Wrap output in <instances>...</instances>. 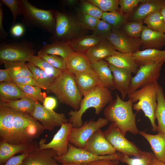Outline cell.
Returning <instances> with one entry per match:
<instances>
[{
    "mask_svg": "<svg viewBox=\"0 0 165 165\" xmlns=\"http://www.w3.org/2000/svg\"><path fill=\"white\" fill-rule=\"evenodd\" d=\"M44 130L31 115L0 105V141L13 144L31 143Z\"/></svg>",
    "mask_w": 165,
    "mask_h": 165,
    "instance_id": "6da1fadb",
    "label": "cell"
},
{
    "mask_svg": "<svg viewBox=\"0 0 165 165\" xmlns=\"http://www.w3.org/2000/svg\"><path fill=\"white\" fill-rule=\"evenodd\" d=\"M156 82L149 84L132 93L128 98L132 102L133 109L137 112L142 110L149 119L153 132L157 130L155 112L157 105Z\"/></svg>",
    "mask_w": 165,
    "mask_h": 165,
    "instance_id": "8992f818",
    "label": "cell"
},
{
    "mask_svg": "<svg viewBox=\"0 0 165 165\" xmlns=\"http://www.w3.org/2000/svg\"><path fill=\"white\" fill-rule=\"evenodd\" d=\"M139 134L149 143L155 158L165 162V134L152 135L144 131H139Z\"/></svg>",
    "mask_w": 165,
    "mask_h": 165,
    "instance_id": "484cf974",
    "label": "cell"
},
{
    "mask_svg": "<svg viewBox=\"0 0 165 165\" xmlns=\"http://www.w3.org/2000/svg\"><path fill=\"white\" fill-rule=\"evenodd\" d=\"M106 39L116 50L123 53H134L139 50L141 46L140 38L129 37L122 31L114 28Z\"/></svg>",
    "mask_w": 165,
    "mask_h": 165,
    "instance_id": "9a60e30c",
    "label": "cell"
},
{
    "mask_svg": "<svg viewBox=\"0 0 165 165\" xmlns=\"http://www.w3.org/2000/svg\"><path fill=\"white\" fill-rule=\"evenodd\" d=\"M150 165H165V162L158 160L155 158L153 153Z\"/></svg>",
    "mask_w": 165,
    "mask_h": 165,
    "instance_id": "6f0895ef",
    "label": "cell"
},
{
    "mask_svg": "<svg viewBox=\"0 0 165 165\" xmlns=\"http://www.w3.org/2000/svg\"><path fill=\"white\" fill-rule=\"evenodd\" d=\"M103 132L105 138L117 152L129 156H141L142 151L127 139L114 123H111Z\"/></svg>",
    "mask_w": 165,
    "mask_h": 165,
    "instance_id": "30bf717a",
    "label": "cell"
},
{
    "mask_svg": "<svg viewBox=\"0 0 165 165\" xmlns=\"http://www.w3.org/2000/svg\"><path fill=\"white\" fill-rule=\"evenodd\" d=\"M113 28L108 24L100 19L93 31L92 34L103 40L106 39Z\"/></svg>",
    "mask_w": 165,
    "mask_h": 165,
    "instance_id": "bcb514c9",
    "label": "cell"
},
{
    "mask_svg": "<svg viewBox=\"0 0 165 165\" xmlns=\"http://www.w3.org/2000/svg\"><path fill=\"white\" fill-rule=\"evenodd\" d=\"M49 90L60 103L70 106L75 111L79 109L83 96L75 82V75L67 70L62 71L55 79Z\"/></svg>",
    "mask_w": 165,
    "mask_h": 165,
    "instance_id": "277c9868",
    "label": "cell"
},
{
    "mask_svg": "<svg viewBox=\"0 0 165 165\" xmlns=\"http://www.w3.org/2000/svg\"><path fill=\"white\" fill-rule=\"evenodd\" d=\"M100 20L88 15L81 13L78 22L82 29L93 31Z\"/></svg>",
    "mask_w": 165,
    "mask_h": 165,
    "instance_id": "7dc6e473",
    "label": "cell"
},
{
    "mask_svg": "<svg viewBox=\"0 0 165 165\" xmlns=\"http://www.w3.org/2000/svg\"><path fill=\"white\" fill-rule=\"evenodd\" d=\"M72 127V123L68 122L62 124L50 142L46 143L45 138L40 140L38 143L39 148L42 149H53L59 156L65 154L68 150L69 140Z\"/></svg>",
    "mask_w": 165,
    "mask_h": 165,
    "instance_id": "5bb4252c",
    "label": "cell"
},
{
    "mask_svg": "<svg viewBox=\"0 0 165 165\" xmlns=\"http://www.w3.org/2000/svg\"><path fill=\"white\" fill-rule=\"evenodd\" d=\"M82 13L101 19L103 12L97 6L87 1H82L81 5Z\"/></svg>",
    "mask_w": 165,
    "mask_h": 165,
    "instance_id": "f6af8a7d",
    "label": "cell"
},
{
    "mask_svg": "<svg viewBox=\"0 0 165 165\" xmlns=\"http://www.w3.org/2000/svg\"><path fill=\"white\" fill-rule=\"evenodd\" d=\"M61 165H87V163H63Z\"/></svg>",
    "mask_w": 165,
    "mask_h": 165,
    "instance_id": "91938a15",
    "label": "cell"
},
{
    "mask_svg": "<svg viewBox=\"0 0 165 165\" xmlns=\"http://www.w3.org/2000/svg\"><path fill=\"white\" fill-rule=\"evenodd\" d=\"M33 145L32 143L28 144H13L0 141V165L4 164L9 159L16 154L22 153L29 151Z\"/></svg>",
    "mask_w": 165,
    "mask_h": 165,
    "instance_id": "83f0119b",
    "label": "cell"
},
{
    "mask_svg": "<svg viewBox=\"0 0 165 165\" xmlns=\"http://www.w3.org/2000/svg\"><path fill=\"white\" fill-rule=\"evenodd\" d=\"M105 60L115 67L127 70L135 74L139 68L131 53L118 51L116 54L107 57Z\"/></svg>",
    "mask_w": 165,
    "mask_h": 165,
    "instance_id": "d4e9b609",
    "label": "cell"
},
{
    "mask_svg": "<svg viewBox=\"0 0 165 165\" xmlns=\"http://www.w3.org/2000/svg\"><path fill=\"white\" fill-rule=\"evenodd\" d=\"M108 121L105 118H99L97 120L85 122L78 128H72L69 142L78 148L85 149L87 141L96 130L107 125Z\"/></svg>",
    "mask_w": 165,
    "mask_h": 165,
    "instance_id": "8fae6325",
    "label": "cell"
},
{
    "mask_svg": "<svg viewBox=\"0 0 165 165\" xmlns=\"http://www.w3.org/2000/svg\"><path fill=\"white\" fill-rule=\"evenodd\" d=\"M12 81L9 73L7 70L5 69H0V82L10 81Z\"/></svg>",
    "mask_w": 165,
    "mask_h": 165,
    "instance_id": "9f6ffc18",
    "label": "cell"
},
{
    "mask_svg": "<svg viewBox=\"0 0 165 165\" xmlns=\"http://www.w3.org/2000/svg\"><path fill=\"white\" fill-rule=\"evenodd\" d=\"M144 0H119V12L128 16L129 14L139 3Z\"/></svg>",
    "mask_w": 165,
    "mask_h": 165,
    "instance_id": "c3c4849f",
    "label": "cell"
},
{
    "mask_svg": "<svg viewBox=\"0 0 165 165\" xmlns=\"http://www.w3.org/2000/svg\"><path fill=\"white\" fill-rule=\"evenodd\" d=\"M65 3L69 6H72L75 5L76 1L75 0H67L64 1Z\"/></svg>",
    "mask_w": 165,
    "mask_h": 165,
    "instance_id": "680465c9",
    "label": "cell"
},
{
    "mask_svg": "<svg viewBox=\"0 0 165 165\" xmlns=\"http://www.w3.org/2000/svg\"><path fill=\"white\" fill-rule=\"evenodd\" d=\"M119 160L103 159L90 162L87 163V165H118Z\"/></svg>",
    "mask_w": 165,
    "mask_h": 165,
    "instance_id": "f5cc1de1",
    "label": "cell"
},
{
    "mask_svg": "<svg viewBox=\"0 0 165 165\" xmlns=\"http://www.w3.org/2000/svg\"><path fill=\"white\" fill-rule=\"evenodd\" d=\"M28 62L55 79L57 78L62 72L54 67L38 56H34Z\"/></svg>",
    "mask_w": 165,
    "mask_h": 165,
    "instance_id": "74e56055",
    "label": "cell"
},
{
    "mask_svg": "<svg viewBox=\"0 0 165 165\" xmlns=\"http://www.w3.org/2000/svg\"><path fill=\"white\" fill-rule=\"evenodd\" d=\"M165 4V0H144L134 10L130 17L131 21H143L151 13L160 11Z\"/></svg>",
    "mask_w": 165,
    "mask_h": 165,
    "instance_id": "603a6c76",
    "label": "cell"
},
{
    "mask_svg": "<svg viewBox=\"0 0 165 165\" xmlns=\"http://www.w3.org/2000/svg\"><path fill=\"white\" fill-rule=\"evenodd\" d=\"M67 70L75 75L91 67V63L85 54L74 52L66 61Z\"/></svg>",
    "mask_w": 165,
    "mask_h": 165,
    "instance_id": "f546056e",
    "label": "cell"
},
{
    "mask_svg": "<svg viewBox=\"0 0 165 165\" xmlns=\"http://www.w3.org/2000/svg\"><path fill=\"white\" fill-rule=\"evenodd\" d=\"M123 156V154L119 152L111 155H96L85 149L76 147L69 143L68 150L65 154L60 156H54L53 158L57 163L62 164L67 163H87L90 162L103 159L120 160Z\"/></svg>",
    "mask_w": 165,
    "mask_h": 165,
    "instance_id": "9c48e42d",
    "label": "cell"
},
{
    "mask_svg": "<svg viewBox=\"0 0 165 165\" xmlns=\"http://www.w3.org/2000/svg\"><path fill=\"white\" fill-rule=\"evenodd\" d=\"M3 17V9L2 4L0 3V38H1L5 39L8 36L7 33L4 30L2 25Z\"/></svg>",
    "mask_w": 165,
    "mask_h": 165,
    "instance_id": "11a10c76",
    "label": "cell"
},
{
    "mask_svg": "<svg viewBox=\"0 0 165 165\" xmlns=\"http://www.w3.org/2000/svg\"><path fill=\"white\" fill-rule=\"evenodd\" d=\"M26 64L32 74L33 78L38 83L46 88L47 93H50V88L55 79L48 75L43 70L31 63L28 62Z\"/></svg>",
    "mask_w": 165,
    "mask_h": 165,
    "instance_id": "e575fe53",
    "label": "cell"
},
{
    "mask_svg": "<svg viewBox=\"0 0 165 165\" xmlns=\"http://www.w3.org/2000/svg\"><path fill=\"white\" fill-rule=\"evenodd\" d=\"M109 66L113 74L115 87L120 93L122 99L123 100L128 94L132 73L109 64Z\"/></svg>",
    "mask_w": 165,
    "mask_h": 165,
    "instance_id": "ffe728a7",
    "label": "cell"
},
{
    "mask_svg": "<svg viewBox=\"0 0 165 165\" xmlns=\"http://www.w3.org/2000/svg\"><path fill=\"white\" fill-rule=\"evenodd\" d=\"M43 106L50 110L54 108L57 105V101L54 97H46L43 102Z\"/></svg>",
    "mask_w": 165,
    "mask_h": 165,
    "instance_id": "db71d44e",
    "label": "cell"
},
{
    "mask_svg": "<svg viewBox=\"0 0 165 165\" xmlns=\"http://www.w3.org/2000/svg\"><path fill=\"white\" fill-rule=\"evenodd\" d=\"M140 39L142 50H160L165 46V33L153 31L146 26L144 27Z\"/></svg>",
    "mask_w": 165,
    "mask_h": 165,
    "instance_id": "ac0fdd59",
    "label": "cell"
},
{
    "mask_svg": "<svg viewBox=\"0 0 165 165\" xmlns=\"http://www.w3.org/2000/svg\"><path fill=\"white\" fill-rule=\"evenodd\" d=\"M91 67L96 73L103 86L111 91L116 90L113 74L108 62L102 60L91 63Z\"/></svg>",
    "mask_w": 165,
    "mask_h": 165,
    "instance_id": "cb8c5ba5",
    "label": "cell"
},
{
    "mask_svg": "<svg viewBox=\"0 0 165 165\" xmlns=\"http://www.w3.org/2000/svg\"><path fill=\"white\" fill-rule=\"evenodd\" d=\"M102 40L93 34L77 36L68 41L75 52L86 54Z\"/></svg>",
    "mask_w": 165,
    "mask_h": 165,
    "instance_id": "f1b7e54d",
    "label": "cell"
},
{
    "mask_svg": "<svg viewBox=\"0 0 165 165\" xmlns=\"http://www.w3.org/2000/svg\"><path fill=\"white\" fill-rule=\"evenodd\" d=\"M116 98L113 100L105 108V118L114 123L125 135L127 132L134 135L139 133L136 123V114L133 111V102L129 99L124 101L116 93Z\"/></svg>",
    "mask_w": 165,
    "mask_h": 165,
    "instance_id": "7a4b0ae2",
    "label": "cell"
},
{
    "mask_svg": "<svg viewBox=\"0 0 165 165\" xmlns=\"http://www.w3.org/2000/svg\"><path fill=\"white\" fill-rule=\"evenodd\" d=\"M55 18L54 31L49 38L50 41L67 42L79 36L78 35L82 28L70 14L55 10Z\"/></svg>",
    "mask_w": 165,
    "mask_h": 165,
    "instance_id": "ba28073f",
    "label": "cell"
},
{
    "mask_svg": "<svg viewBox=\"0 0 165 165\" xmlns=\"http://www.w3.org/2000/svg\"><path fill=\"white\" fill-rule=\"evenodd\" d=\"M56 156L57 154L53 149H41L38 144H33L20 165H61L54 159Z\"/></svg>",
    "mask_w": 165,
    "mask_h": 165,
    "instance_id": "2e32d148",
    "label": "cell"
},
{
    "mask_svg": "<svg viewBox=\"0 0 165 165\" xmlns=\"http://www.w3.org/2000/svg\"><path fill=\"white\" fill-rule=\"evenodd\" d=\"M128 16L121 13L119 11L103 12L101 19L113 28L119 29L126 22Z\"/></svg>",
    "mask_w": 165,
    "mask_h": 165,
    "instance_id": "8d00e7d4",
    "label": "cell"
},
{
    "mask_svg": "<svg viewBox=\"0 0 165 165\" xmlns=\"http://www.w3.org/2000/svg\"><path fill=\"white\" fill-rule=\"evenodd\" d=\"M36 102L25 97L18 100L0 102V105L20 112L31 115L35 109Z\"/></svg>",
    "mask_w": 165,
    "mask_h": 165,
    "instance_id": "d6a6232c",
    "label": "cell"
},
{
    "mask_svg": "<svg viewBox=\"0 0 165 165\" xmlns=\"http://www.w3.org/2000/svg\"><path fill=\"white\" fill-rule=\"evenodd\" d=\"M142 21L127 22L122 26V31L127 36L133 38H140L144 25Z\"/></svg>",
    "mask_w": 165,
    "mask_h": 165,
    "instance_id": "ab89813d",
    "label": "cell"
},
{
    "mask_svg": "<svg viewBox=\"0 0 165 165\" xmlns=\"http://www.w3.org/2000/svg\"><path fill=\"white\" fill-rule=\"evenodd\" d=\"M85 149L98 156L111 155L117 152L105 138L101 129L95 131L89 138Z\"/></svg>",
    "mask_w": 165,
    "mask_h": 165,
    "instance_id": "e0dca14e",
    "label": "cell"
},
{
    "mask_svg": "<svg viewBox=\"0 0 165 165\" xmlns=\"http://www.w3.org/2000/svg\"><path fill=\"white\" fill-rule=\"evenodd\" d=\"M23 23L30 30L39 29L52 34L55 24V10L37 8L28 0H21Z\"/></svg>",
    "mask_w": 165,
    "mask_h": 165,
    "instance_id": "5b68a950",
    "label": "cell"
},
{
    "mask_svg": "<svg viewBox=\"0 0 165 165\" xmlns=\"http://www.w3.org/2000/svg\"><path fill=\"white\" fill-rule=\"evenodd\" d=\"M24 29L23 25L17 23L14 24L11 28L10 33L15 37L21 36L24 34Z\"/></svg>",
    "mask_w": 165,
    "mask_h": 165,
    "instance_id": "816d5d0a",
    "label": "cell"
},
{
    "mask_svg": "<svg viewBox=\"0 0 165 165\" xmlns=\"http://www.w3.org/2000/svg\"><path fill=\"white\" fill-rule=\"evenodd\" d=\"M25 97L32 99L12 80L0 83V102L18 100Z\"/></svg>",
    "mask_w": 165,
    "mask_h": 165,
    "instance_id": "4316f807",
    "label": "cell"
},
{
    "mask_svg": "<svg viewBox=\"0 0 165 165\" xmlns=\"http://www.w3.org/2000/svg\"><path fill=\"white\" fill-rule=\"evenodd\" d=\"M133 55L135 62L139 67L165 61V50L154 49L139 50L133 53Z\"/></svg>",
    "mask_w": 165,
    "mask_h": 165,
    "instance_id": "7402d4cb",
    "label": "cell"
},
{
    "mask_svg": "<svg viewBox=\"0 0 165 165\" xmlns=\"http://www.w3.org/2000/svg\"><path fill=\"white\" fill-rule=\"evenodd\" d=\"M160 12L165 24V4L162 8L160 10Z\"/></svg>",
    "mask_w": 165,
    "mask_h": 165,
    "instance_id": "94428289",
    "label": "cell"
},
{
    "mask_svg": "<svg viewBox=\"0 0 165 165\" xmlns=\"http://www.w3.org/2000/svg\"><path fill=\"white\" fill-rule=\"evenodd\" d=\"M39 121L44 130L52 131L56 127L61 126L64 123L68 122L64 113H58L53 110L48 109L36 102L35 109L31 115Z\"/></svg>",
    "mask_w": 165,
    "mask_h": 165,
    "instance_id": "4fadbf2b",
    "label": "cell"
},
{
    "mask_svg": "<svg viewBox=\"0 0 165 165\" xmlns=\"http://www.w3.org/2000/svg\"><path fill=\"white\" fill-rule=\"evenodd\" d=\"M143 22L149 28L165 33V24L160 11H156L149 14Z\"/></svg>",
    "mask_w": 165,
    "mask_h": 165,
    "instance_id": "d590c367",
    "label": "cell"
},
{
    "mask_svg": "<svg viewBox=\"0 0 165 165\" xmlns=\"http://www.w3.org/2000/svg\"><path fill=\"white\" fill-rule=\"evenodd\" d=\"M75 76L77 85L83 96L96 87L101 85L97 74L91 67Z\"/></svg>",
    "mask_w": 165,
    "mask_h": 165,
    "instance_id": "d6986e66",
    "label": "cell"
},
{
    "mask_svg": "<svg viewBox=\"0 0 165 165\" xmlns=\"http://www.w3.org/2000/svg\"><path fill=\"white\" fill-rule=\"evenodd\" d=\"M4 64L12 80L22 77H33L31 72L25 62H14Z\"/></svg>",
    "mask_w": 165,
    "mask_h": 165,
    "instance_id": "836d02e7",
    "label": "cell"
},
{
    "mask_svg": "<svg viewBox=\"0 0 165 165\" xmlns=\"http://www.w3.org/2000/svg\"><path fill=\"white\" fill-rule=\"evenodd\" d=\"M36 50L34 44L26 39L19 41L1 42V64L14 62H28L34 56Z\"/></svg>",
    "mask_w": 165,
    "mask_h": 165,
    "instance_id": "52a82bcc",
    "label": "cell"
},
{
    "mask_svg": "<svg viewBox=\"0 0 165 165\" xmlns=\"http://www.w3.org/2000/svg\"><path fill=\"white\" fill-rule=\"evenodd\" d=\"M37 56L61 71L67 70L66 61L60 56L48 54L43 52L41 49L38 51Z\"/></svg>",
    "mask_w": 165,
    "mask_h": 165,
    "instance_id": "f35d334b",
    "label": "cell"
},
{
    "mask_svg": "<svg viewBox=\"0 0 165 165\" xmlns=\"http://www.w3.org/2000/svg\"><path fill=\"white\" fill-rule=\"evenodd\" d=\"M29 151L20 155L11 157L3 165H20Z\"/></svg>",
    "mask_w": 165,
    "mask_h": 165,
    "instance_id": "f907efd6",
    "label": "cell"
},
{
    "mask_svg": "<svg viewBox=\"0 0 165 165\" xmlns=\"http://www.w3.org/2000/svg\"><path fill=\"white\" fill-rule=\"evenodd\" d=\"M79 109L71 110L68 113L69 116L68 122L72 123L73 127H81L84 123L82 120L83 114L88 108H93L95 113L98 115L105 106L113 100L111 91L102 85L96 87L83 96Z\"/></svg>",
    "mask_w": 165,
    "mask_h": 165,
    "instance_id": "3957f363",
    "label": "cell"
},
{
    "mask_svg": "<svg viewBox=\"0 0 165 165\" xmlns=\"http://www.w3.org/2000/svg\"><path fill=\"white\" fill-rule=\"evenodd\" d=\"M16 84L32 100L37 102H40L43 103L44 99L46 97V93L45 92H42L41 88L38 87Z\"/></svg>",
    "mask_w": 165,
    "mask_h": 165,
    "instance_id": "b9f144b4",
    "label": "cell"
},
{
    "mask_svg": "<svg viewBox=\"0 0 165 165\" xmlns=\"http://www.w3.org/2000/svg\"><path fill=\"white\" fill-rule=\"evenodd\" d=\"M164 62L140 66L135 75L131 78L128 96L139 89L157 82Z\"/></svg>",
    "mask_w": 165,
    "mask_h": 165,
    "instance_id": "7c38bea8",
    "label": "cell"
},
{
    "mask_svg": "<svg viewBox=\"0 0 165 165\" xmlns=\"http://www.w3.org/2000/svg\"><path fill=\"white\" fill-rule=\"evenodd\" d=\"M153 153L142 151L141 157L131 158L129 156L124 155L120 161L128 165H150Z\"/></svg>",
    "mask_w": 165,
    "mask_h": 165,
    "instance_id": "60d3db41",
    "label": "cell"
},
{
    "mask_svg": "<svg viewBox=\"0 0 165 165\" xmlns=\"http://www.w3.org/2000/svg\"><path fill=\"white\" fill-rule=\"evenodd\" d=\"M12 80L16 84L38 86L46 90V88L38 83L33 77H22L14 79Z\"/></svg>",
    "mask_w": 165,
    "mask_h": 165,
    "instance_id": "681fc988",
    "label": "cell"
},
{
    "mask_svg": "<svg viewBox=\"0 0 165 165\" xmlns=\"http://www.w3.org/2000/svg\"><path fill=\"white\" fill-rule=\"evenodd\" d=\"M103 12H119V0H88Z\"/></svg>",
    "mask_w": 165,
    "mask_h": 165,
    "instance_id": "7bdbcfd3",
    "label": "cell"
},
{
    "mask_svg": "<svg viewBox=\"0 0 165 165\" xmlns=\"http://www.w3.org/2000/svg\"><path fill=\"white\" fill-rule=\"evenodd\" d=\"M0 3L10 10L13 17L12 24H15L18 15L23 14L21 0H0Z\"/></svg>",
    "mask_w": 165,
    "mask_h": 165,
    "instance_id": "ee69618b",
    "label": "cell"
},
{
    "mask_svg": "<svg viewBox=\"0 0 165 165\" xmlns=\"http://www.w3.org/2000/svg\"><path fill=\"white\" fill-rule=\"evenodd\" d=\"M157 105L155 117L158 122L157 130L158 133L165 134V99L163 89L157 84Z\"/></svg>",
    "mask_w": 165,
    "mask_h": 165,
    "instance_id": "1f68e13d",
    "label": "cell"
},
{
    "mask_svg": "<svg viewBox=\"0 0 165 165\" xmlns=\"http://www.w3.org/2000/svg\"><path fill=\"white\" fill-rule=\"evenodd\" d=\"M44 52L49 54L60 56L66 61L74 52L67 42L56 41L51 44H46L41 48Z\"/></svg>",
    "mask_w": 165,
    "mask_h": 165,
    "instance_id": "4dcf8cb0",
    "label": "cell"
},
{
    "mask_svg": "<svg viewBox=\"0 0 165 165\" xmlns=\"http://www.w3.org/2000/svg\"><path fill=\"white\" fill-rule=\"evenodd\" d=\"M118 51L107 40H102L90 49L85 54L90 63L105 60L109 57L116 54Z\"/></svg>",
    "mask_w": 165,
    "mask_h": 165,
    "instance_id": "44dd1931",
    "label": "cell"
}]
</instances>
